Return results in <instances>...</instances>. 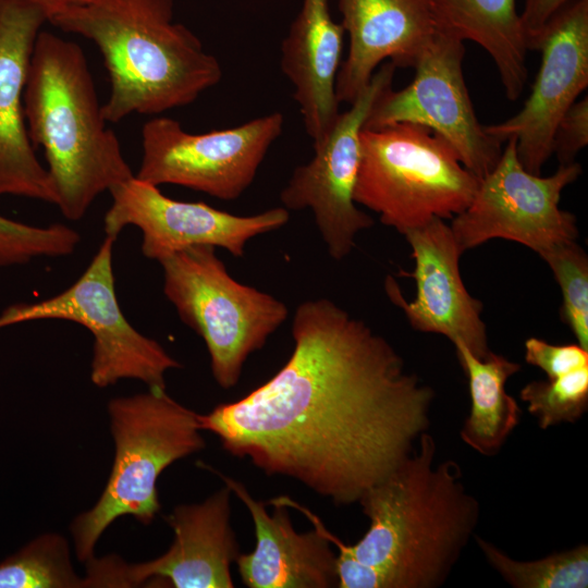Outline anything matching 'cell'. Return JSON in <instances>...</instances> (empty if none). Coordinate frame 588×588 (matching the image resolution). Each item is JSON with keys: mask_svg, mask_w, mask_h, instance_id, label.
Instances as JSON below:
<instances>
[{"mask_svg": "<svg viewBox=\"0 0 588 588\" xmlns=\"http://www.w3.org/2000/svg\"><path fill=\"white\" fill-rule=\"evenodd\" d=\"M70 546L60 534L46 532L0 563V588H82Z\"/></svg>", "mask_w": 588, "mask_h": 588, "instance_id": "obj_24", "label": "cell"}, {"mask_svg": "<svg viewBox=\"0 0 588 588\" xmlns=\"http://www.w3.org/2000/svg\"><path fill=\"white\" fill-rule=\"evenodd\" d=\"M284 118L272 112L241 125L201 134L155 117L142 128V160L135 176L156 186L173 184L234 200L250 186Z\"/></svg>", "mask_w": 588, "mask_h": 588, "instance_id": "obj_9", "label": "cell"}, {"mask_svg": "<svg viewBox=\"0 0 588 588\" xmlns=\"http://www.w3.org/2000/svg\"><path fill=\"white\" fill-rule=\"evenodd\" d=\"M571 0H525L520 20L525 34L527 49L541 33L547 22Z\"/></svg>", "mask_w": 588, "mask_h": 588, "instance_id": "obj_30", "label": "cell"}, {"mask_svg": "<svg viewBox=\"0 0 588 588\" xmlns=\"http://www.w3.org/2000/svg\"><path fill=\"white\" fill-rule=\"evenodd\" d=\"M114 460L96 504L77 515L70 529L76 558L91 560L95 546L119 517L149 525L160 511L157 480L174 462L205 448L198 414L166 389L114 397L108 402Z\"/></svg>", "mask_w": 588, "mask_h": 588, "instance_id": "obj_5", "label": "cell"}, {"mask_svg": "<svg viewBox=\"0 0 588 588\" xmlns=\"http://www.w3.org/2000/svg\"><path fill=\"white\" fill-rule=\"evenodd\" d=\"M581 173L577 162L560 164L550 176L524 169L516 139L505 142L495 167L479 180L469 205L450 225L463 250L504 238L536 253L578 236L576 217L559 207L562 191Z\"/></svg>", "mask_w": 588, "mask_h": 588, "instance_id": "obj_10", "label": "cell"}, {"mask_svg": "<svg viewBox=\"0 0 588 588\" xmlns=\"http://www.w3.org/2000/svg\"><path fill=\"white\" fill-rule=\"evenodd\" d=\"M46 13L23 2L0 0V196L54 204L48 170L28 136L24 89L29 62Z\"/></svg>", "mask_w": 588, "mask_h": 588, "instance_id": "obj_17", "label": "cell"}, {"mask_svg": "<svg viewBox=\"0 0 588 588\" xmlns=\"http://www.w3.org/2000/svg\"><path fill=\"white\" fill-rule=\"evenodd\" d=\"M115 240L106 236L84 272L64 291L4 309L0 328L46 319L78 323L94 338L90 380L96 387L135 379L148 389H166L167 371L182 366L159 342L142 334L124 316L115 293L112 267Z\"/></svg>", "mask_w": 588, "mask_h": 588, "instance_id": "obj_8", "label": "cell"}, {"mask_svg": "<svg viewBox=\"0 0 588 588\" xmlns=\"http://www.w3.org/2000/svg\"><path fill=\"white\" fill-rule=\"evenodd\" d=\"M453 345L468 379L471 403L460 437L477 453L494 456L520 421V407L505 390L509 378L519 371L520 365L492 351L480 359L461 341Z\"/></svg>", "mask_w": 588, "mask_h": 588, "instance_id": "obj_22", "label": "cell"}, {"mask_svg": "<svg viewBox=\"0 0 588 588\" xmlns=\"http://www.w3.org/2000/svg\"><path fill=\"white\" fill-rule=\"evenodd\" d=\"M35 5L41 9L47 17L50 13L71 5L84 3L88 0H10Z\"/></svg>", "mask_w": 588, "mask_h": 588, "instance_id": "obj_31", "label": "cell"}, {"mask_svg": "<svg viewBox=\"0 0 588 588\" xmlns=\"http://www.w3.org/2000/svg\"><path fill=\"white\" fill-rule=\"evenodd\" d=\"M232 491L223 488L196 504H180L166 516L174 534L157 559L117 566L119 587L232 588L231 566L240 551L232 529Z\"/></svg>", "mask_w": 588, "mask_h": 588, "instance_id": "obj_16", "label": "cell"}, {"mask_svg": "<svg viewBox=\"0 0 588 588\" xmlns=\"http://www.w3.org/2000/svg\"><path fill=\"white\" fill-rule=\"evenodd\" d=\"M587 144L588 99L585 97L575 101L560 119L553 134L552 154L560 164H569Z\"/></svg>", "mask_w": 588, "mask_h": 588, "instance_id": "obj_29", "label": "cell"}, {"mask_svg": "<svg viewBox=\"0 0 588 588\" xmlns=\"http://www.w3.org/2000/svg\"><path fill=\"white\" fill-rule=\"evenodd\" d=\"M350 46L335 83L339 102L351 105L377 66L390 59L414 68L436 28L427 0H338Z\"/></svg>", "mask_w": 588, "mask_h": 588, "instance_id": "obj_19", "label": "cell"}, {"mask_svg": "<svg viewBox=\"0 0 588 588\" xmlns=\"http://www.w3.org/2000/svg\"><path fill=\"white\" fill-rule=\"evenodd\" d=\"M519 396L541 429L574 424L588 409V366L553 380L530 381Z\"/></svg>", "mask_w": 588, "mask_h": 588, "instance_id": "obj_26", "label": "cell"}, {"mask_svg": "<svg viewBox=\"0 0 588 588\" xmlns=\"http://www.w3.org/2000/svg\"><path fill=\"white\" fill-rule=\"evenodd\" d=\"M437 32L471 40L492 58L505 96L516 100L527 81V45L516 0H427Z\"/></svg>", "mask_w": 588, "mask_h": 588, "instance_id": "obj_21", "label": "cell"}, {"mask_svg": "<svg viewBox=\"0 0 588 588\" xmlns=\"http://www.w3.org/2000/svg\"><path fill=\"white\" fill-rule=\"evenodd\" d=\"M462 40L434 33L418 57L415 76L400 90L385 89L364 127L413 123L443 137L461 163L481 179L498 163L502 144L489 136L475 114L465 84Z\"/></svg>", "mask_w": 588, "mask_h": 588, "instance_id": "obj_12", "label": "cell"}, {"mask_svg": "<svg viewBox=\"0 0 588 588\" xmlns=\"http://www.w3.org/2000/svg\"><path fill=\"white\" fill-rule=\"evenodd\" d=\"M552 270L563 303L561 317L577 343L588 350V257L575 242L554 244L538 254Z\"/></svg>", "mask_w": 588, "mask_h": 588, "instance_id": "obj_25", "label": "cell"}, {"mask_svg": "<svg viewBox=\"0 0 588 588\" xmlns=\"http://www.w3.org/2000/svg\"><path fill=\"white\" fill-rule=\"evenodd\" d=\"M541 64L520 111L509 120L485 125L503 144L516 139L525 170L539 175L552 155L554 130L588 85V0H571L543 26L531 46Z\"/></svg>", "mask_w": 588, "mask_h": 588, "instance_id": "obj_14", "label": "cell"}, {"mask_svg": "<svg viewBox=\"0 0 588 588\" xmlns=\"http://www.w3.org/2000/svg\"><path fill=\"white\" fill-rule=\"evenodd\" d=\"M437 444L424 432L414 451L358 500L369 527L346 544L307 507L303 514L331 543L373 569L378 588H438L474 537L478 500L453 460L434 465Z\"/></svg>", "mask_w": 588, "mask_h": 588, "instance_id": "obj_2", "label": "cell"}, {"mask_svg": "<svg viewBox=\"0 0 588 588\" xmlns=\"http://www.w3.org/2000/svg\"><path fill=\"white\" fill-rule=\"evenodd\" d=\"M396 66L384 63L369 84L340 112L324 136L313 143L314 156L293 171L280 193L287 210L309 209L316 226L334 260L344 259L355 246L356 235L373 220L354 200L360 160V132L379 96L392 87Z\"/></svg>", "mask_w": 588, "mask_h": 588, "instance_id": "obj_11", "label": "cell"}, {"mask_svg": "<svg viewBox=\"0 0 588 588\" xmlns=\"http://www.w3.org/2000/svg\"><path fill=\"white\" fill-rule=\"evenodd\" d=\"M293 351L268 381L198 414L201 430L269 476L351 505L430 427L434 391L382 335L328 298L302 302Z\"/></svg>", "mask_w": 588, "mask_h": 588, "instance_id": "obj_1", "label": "cell"}, {"mask_svg": "<svg viewBox=\"0 0 588 588\" xmlns=\"http://www.w3.org/2000/svg\"><path fill=\"white\" fill-rule=\"evenodd\" d=\"M47 22L101 52L110 82L101 106L107 122L189 105L222 77L218 59L174 21V0H88L50 13Z\"/></svg>", "mask_w": 588, "mask_h": 588, "instance_id": "obj_3", "label": "cell"}, {"mask_svg": "<svg viewBox=\"0 0 588 588\" xmlns=\"http://www.w3.org/2000/svg\"><path fill=\"white\" fill-rule=\"evenodd\" d=\"M525 360L544 371L549 380H553L588 366V350L578 343L556 345L529 338L525 342Z\"/></svg>", "mask_w": 588, "mask_h": 588, "instance_id": "obj_28", "label": "cell"}, {"mask_svg": "<svg viewBox=\"0 0 588 588\" xmlns=\"http://www.w3.org/2000/svg\"><path fill=\"white\" fill-rule=\"evenodd\" d=\"M344 33L331 16L329 0H303L281 46V69L294 87L313 143L324 136L340 113L335 83Z\"/></svg>", "mask_w": 588, "mask_h": 588, "instance_id": "obj_20", "label": "cell"}, {"mask_svg": "<svg viewBox=\"0 0 588 588\" xmlns=\"http://www.w3.org/2000/svg\"><path fill=\"white\" fill-rule=\"evenodd\" d=\"M487 563L513 588H586L588 546L555 552L532 561H517L492 542L474 535Z\"/></svg>", "mask_w": 588, "mask_h": 588, "instance_id": "obj_23", "label": "cell"}, {"mask_svg": "<svg viewBox=\"0 0 588 588\" xmlns=\"http://www.w3.org/2000/svg\"><path fill=\"white\" fill-rule=\"evenodd\" d=\"M79 241L75 230L61 223L37 226L0 215V267L68 256L75 252Z\"/></svg>", "mask_w": 588, "mask_h": 588, "instance_id": "obj_27", "label": "cell"}, {"mask_svg": "<svg viewBox=\"0 0 588 588\" xmlns=\"http://www.w3.org/2000/svg\"><path fill=\"white\" fill-rule=\"evenodd\" d=\"M406 241L415 260L413 272L401 271L416 281V297L407 302L392 277L384 289L390 301L405 314L413 329L461 341L478 358L489 353L487 328L481 319L482 304L466 290L460 273V248L443 219L407 231Z\"/></svg>", "mask_w": 588, "mask_h": 588, "instance_id": "obj_15", "label": "cell"}, {"mask_svg": "<svg viewBox=\"0 0 588 588\" xmlns=\"http://www.w3.org/2000/svg\"><path fill=\"white\" fill-rule=\"evenodd\" d=\"M218 475L248 510L255 527V549L238 554L237 571L249 588H332L338 587L336 554L332 543L316 528L295 530L287 507L273 504L268 513L246 487L215 468Z\"/></svg>", "mask_w": 588, "mask_h": 588, "instance_id": "obj_18", "label": "cell"}, {"mask_svg": "<svg viewBox=\"0 0 588 588\" xmlns=\"http://www.w3.org/2000/svg\"><path fill=\"white\" fill-rule=\"evenodd\" d=\"M24 113L33 146L44 149L56 205L66 219H82L101 193L135 175L117 135L106 126L76 42L40 30L24 89Z\"/></svg>", "mask_w": 588, "mask_h": 588, "instance_id": "obj_4", "label": "cell"}, {"mask_svg": "<svg viewBox=\"0 0 588 588\" xmlns=\"http://www.w3.org/2000/svg\"><path fill=\"white\" fill-rule=\"evenodd\" d=\"M159 264L163 293L180 319L204 340L216 382L233 388L248 356L287 319V306L236 281L212 246H192Z\"/></svg>", "mask_w": 588, "mask_h": 588, "instance_id": "obj_7", "label": "cell"}, {"mask_svg": "<svg viewBox=\"0 0 588 588\" xmlns=\"http://www.w3.org/2000/svg\"><path fill=\"white\" fill-rule=\"evenodd\" d=\"M479 180L428 127L403 122L360 132L354 200L403 235L433 218L462 212Z\"/></svg>", "mask_w": 588, "mask_h": 588, "instance_id": "obj_6", "label": "cell"}, {"mask_svg": "<svg viewBox=\"0 0 588 588\" xmlns=\"http://www.w3.org/2000/svg\"><path fill=\"white\" fill-rule=\"evenodd\" d=\"M106 236L117 238L133 225L142 233V253L151 260L198 245L220 247L241 258L249 240L284 226L289 210L275 207L249 216L233 215L201 201H181L135 175L109 192Z\"/></svg>", "mask_w": 588, "mask_h": 588, "instance_id": "obj_13", "label": "cell"}]
</instances>
